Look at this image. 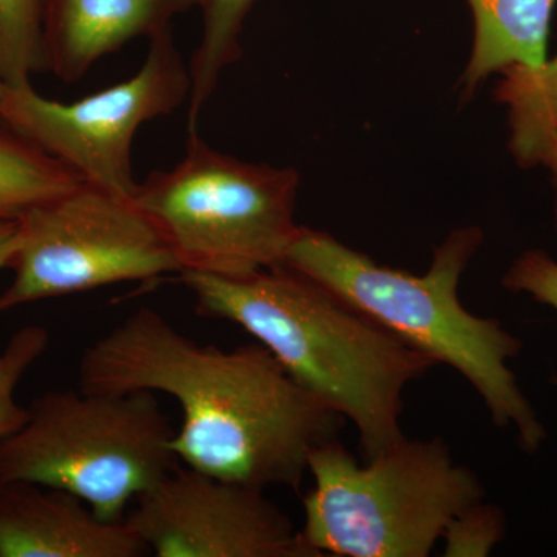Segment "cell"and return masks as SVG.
<instances>
[{
  "label": "cell",
  "mask_w": 557,
  "mask_h": 557,
  "mask_svg": "<svg viewBox=\"0 0 557 557\" xmlns=\"http://www.w3.org/2000/svg\"><path fill=\"white\" fill-rule=\"evenodd\" d=\"M7 89H9V86H7L2 78H0V132H11L9 127H7L5 120H3L2 116V102L3 97H5Z\"/></svg>",
  "instance_id": "7402d4cb"
},
{
  "label": "cell",
  "mask_w": 557,
  "mask_h": 557,
  "mask_svg": "<svg viewBox=\"0 0 557 557\" xmlns=\"http://www.w3.org/2000/svg\"><path fill=\"white\" fill-rule=\"evenodd\" d=\"M299 185L293 168L242 161L188 131L185 157L138 183L132 200L183 271L242 277L284 265Z\"/></svg>",
  "instance_id": "8992f818"
},
{
  "label": "cell",
  "mask_w": 557,
  "mask_h": 557,
  "mask_svg": "<svg viewBox=\"0 0 557 557\" xmlns=\"http://www.w3.org/2000/svg\"><path fill=\"white\" fill-rule=\"evenodd\" d=\"M502 285L557 311V262L542 249L522 252L502 277Z\"/></svg>",
  "instance_id": "d6986e66"
},
{
  "label": "cell",
  "mask_w": 557,
  "mask_h": 557,
  "mask_svg": "<svg viewBox=\"0 0 557 557\" xmlns=\"http://www.w3.org/2000/svg\"><path fill=\"white\" fill-rule=\"evenodd\" d=\"M17 222H0V270L9 269L11 252L16 240Z\"/></svg>",
  "instance_id": "ffe728a7"
},
{
  "label": "cell",
  "mask_w": 557,
  "mask_h": 557,
  "mask_svg": "<svg viewBox=\"0 0 557 557\" xmlns=\"http://www.w3.org/2000/svg\"><path fill=\"white\" fill-rule=\"evenodd\" d=\"M79 388L171 395L182 409L171 440L178 461L259 490H299L310 454L343 424L262 344L200 346L146 307L86 348Z\"/></svg>",
  "instance_id": "6da1fadb"
},
{
  "label": "cell",
  "mask_w": 557,
  "mask_h": 557,
  "mask_svg": "<svg viewBox=\"0 0 557 557\" xmlns=\"http://www.w3.org/2000/svg\"><path fill=\"white\" fill-rule=\"evenodd\" d=\"M17 222L0 314L121 282L160 281L182 265L152 220L131 197L90 183L25 212Z\"/></svg>",
  "instance_id": "52a82bcc"
},
{
  "label": "cell",
  "mask_w": 557,
  "mask_h": 557,
  "mask_svg": "<svg viewBox=\"0 0 557 557\" xmlns=\"http://www.w3.org/2000/svg\"><path fill=\"white\" fill-rule=\"evenodd\" d=\"M544 166H547L549 171H552L553 174V182H555V188H556V228H557V146L553 148L552 152H549V156L544 161Z\"/></svg>",
  "instance_id": "44dd1931"
},
{
  "label": "cell",
  "mask_w": 557,
  "mask_h": 557,
  "mask_svg": "<svg viewBox=\"0 0 557 557\" xmlns=\"http://www.w3.org/2000/svg\"><path fill=\"white\" fill-rule=\"evenodd\" d=\"M50 344L49 330L25 325L17 330L0 354V442L16 434L28 420V408L14 398L17 384Z\"/></svg>",
  "instance_id": "e0dca14e"
},
{
  "label": "cell",
  "mask_w": 557,
  "mask_h": 557,
  "mask_svg": "<svg viewBox=\"0 0 557 557\" xmlns=\"http://www.w3.org/2000/svg\"><path fill=\"white\" fill-rule=\"evenodd\" d=\"M124 518L157 557H318L263 490L188 467L135 498Z\"/></svg>",
  "instance_id": "9c48e42d"
},
{
  "label": "cell",
  "mask_w": 557,
  "mask_h": 557,
  "mask_svg": "<svg viewBox=\"0 0 557 557\" xmlns=\"http://www.w3.org/2000/svg\"><path fill=\"white\" fill-rule=\"evenodd\" d=\"M174 434L153 392H47L32 403L27 423L0 442V482L60 487L116 522L178 467Z\"/></svg>",
  "instance_id": "5b68a950"
},
{
  "label": "cell",
  "mask_w": 557,
  "mask_h": 557,
  "mask_svg": "<svg viewBox=\"0 0 557 557\" xmlns=\"http://www.w3.org/2000/svg\"><path fill=\"white\" fill-rule=\"evenodd\" d=\"M309 472L299 531L318 557H428L450 520L485 497L440 437L399 438L364 463L330 440Z\"/></svg>",
  "instance_id": "277c9868"
},
{
  "label": "cell",
  "mask_w": 557,
  "mask_h": 557,
  "mask_svg": "<svg viewBox=\"0 0 557 557\" xmlns=\"http://www.w3.org/2000/svg\"><path fill=\"white\" fill-rule=\"evenodd\" d=\"M483 244L479 226L450 231L423 276L381 265L325 231L304 228L284 267L310 277L348 307L376 322L437 364L457 370L474 387L497 428H515L520 448L536 454L547 437L508 362L522 351L494 318L469 313L458 285Z\"/></svg>",
  "instance_id": "3957f363"
},
{
  "label": "cell",
  "mask_w": 557,
  "mask_h": 557,
  "mask_svg": "<svg viewBox=\"0 0 557 557\" xmlns=\"http://www.w3.org/2000/svg\"><path fill=\"white\" fill-rule=\"evenodd\" d=\"M474 20L471 58L460 81L463 101L480 84L512 65L547 61L549 22L556 0H467Z\"/></svg>",
  "instance_id": "7c38bea8"
},
{
  "label": "cell",
  "mask_w": 557,
  "mask_h": 557,
  "mask_svg": "<svg viewBox=\"0 0 557 557\" xmlns=\"http://www.w3.org/2000/svg\"><path fill=\"white\" fill-rule=\"evenodd\" d=\"M190 95L185 65L171 30L150 39L148 57L132 78L83 100H47L32 84L9 87L2 102L7 127L67 164L84 182L134 197L132 145L143 124L175 112Z\"/></svg>",
  "instance_id": "ba28073f"
},
{
  "label": "cell",
  "mask_w": 557,
  "mask_h": 557,
  "mask_svg": "<svg viewBox=\"0 0 557 557\" xmlns=\"http://www.w3.org/2000/svg\"><path fill=\"white\" fill-rule=\"evenodd\" d=\"M507 531V519L496 505L480 500L463 509L446 527V557H486Z\"/></svg>",
  "instance_id": "ac0fdd59"
},
{
  "label": "cell",
  "mask_w": 557,
  "mask_h": 557,
  "mask_svg": "<svg viewBox=\"0 0 557 557\" xmlns=\"http://www.w3.org/2000/svg\"><path fill=\"white\" fill-rule=\"evenodd\" d=\"M256 0H203V33L189 61L188 131L211 100L222 73L242 58L240 33Z\"/></svg>",
  "instance_id": "9a60e30c"
},
{
  "label": "cell",
  "mask_w": 557,
  "mask_h": 557,
  "mask_svg": "<svg viewBox=\"0 0 557 557\" xmlns=\"http://www.w3.org/2000/svg\"><path fill=\"white\" fill-rule=\"evenodd\" d=\"M44 9L46 0H0V78L9 87L47 70Z\"/></svg>",
  "instance_id": "2e32d148"
},
{
  "label": "cell",
  "mask_w": 557,
  "mask_h": 557,
  "mask_svg": "<svg viewBox=\"0 0 557 557\" xmlns=\"http://www.w3.org/2000/svg\"><path fill=\"white\" fill-rule=\"evenodd\" d=\"M201 317L239 325L300 387L357 428L364 460L405 437L403 392L438 366L288 267L242 277L183 271Z\"/></svg>",
  "instance_id": "7a4b0ae2"
},
{
  "label": "cell",
  "mask_w": 557,
  "mask_h": 557,
  "mask_svg": "<svg viewBox=\"0 0 557 557\" xmlns=\"http://www.w3.org/2000/svg\"><path fill=\"white\" fill-rule=\"evenodd\" d=\"M203 0H46L44 53L47 70L76 83L95 62L135 38L171 30L180 14Z\"/></svg>",
  "instance_id": "8fae6325"
},
{
  "label": "cell",
  "mask_w": 557,
  "mask_h": 557,
  "mask_svg": "<svg viewBox=\"0 0 557 557\" xmlns=\"http://www.w3.org/2000/svg\"><path fill=\"white\" fill-rule=\"evenodd\" d=\"M83 182L78 172L38 146L13 132H0V222L21 219Z\"/></svg>",
  "instance_id": "5bb4252c"
},
{
  "label": "cell",
  "mask_w": 557,
  "mask_h": 557,
  "mask_svg": "<svg viewBox=\"0 0 557 557\" xmlns=\"http://www.w3.org/2000/svg\"><path fill=\"white\" fill-rule=\"evenodd\" d=\"M500 73L496 100L508 108L509 150L519 166H544L557 146V54L539 67L512 65Z\"/></svg>",
  "instance_id": "4fadbf2b"
},
{
  "label": "cell",
  "mask_w": 557,
  "mask_h": 557,
  "mask_svg": "<svg viewBox=\"0 0 557 557\" xmlns=\"http://www.w3.org/2000/svg\"><path fill=\"white\" fill-rule=\"evenodd\" d=\"M150 555L124 520H102L75 494L27 480L0 482V557Z\"/></svg>",
  "instance_id": "30bf717a"
}]
</instances>
